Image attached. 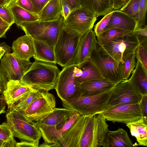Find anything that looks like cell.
<instances>
[{"mask_svg":"<svg viewBox=\"0 0 147 147\" xmlns=\"http://www.w3.org/2000/svg\"><path fill=\"white\" fill-rule=\"evenodd\" d=\"M61 71L53 63L36 60L21 80L36 90L49 91L55 89Z\"/></svg>","mask_w":147,"mask_h":147,"instance_id":"obj_1","label":"cell"},{"mask_svg":"<svg viewBox=\"0 0 147 147\" xmlns=\"http://www.w3.org/2000/svg\"><path fill=\"white\" fill-rule=\"evenodd\" d=\"M114 88L98 95H80L62 101V105L64 108L73 110L81 115L100 114L111 107L108 102Z\"/></svg>","mask_w":147,"mask_h":147,"instance_id":"obj_2","label":"cell"},{"mask_svg":"<svg viewBox=\"0 0 147 147\" xmlns=\"http://www.w3.org/2000/svg\"><path fill=\"white\" fill-rule=\"evenodd\" d=\"M64 19L62 16L51 21L39 20L25 22L19 25L26 34L33 39L44 41L54 46L59 35L63 30Z\"/></svg>","mask_w":147,"mask_h":147,"instance_id":"obj_3","label":"cell"},{"mask_svg":"<svg viewBox=\"0 0 147 147\" xmlns=\"http://www.w3.org/2000/svg\"><path fill=\"white\" fill-rule=\"evenodd\" d=\"M97 18L90 11L82 6L71 11L64 20L63 29L74 37L82 36L92 29Z\"/></svg>","mask_w":147,"mask_h":147,"instance_id":"obj_4","label":"cell"},{"mask_svg":"<svg viewBox=\"0 0 147 147\" xmlns=\"http://www.w3.org/2000/svg\"><path fill=\"white\" fill-rule=\"evenodd\" d=\"M32 63L18 58L12 53H5L1 59L0 82L4 91L10 80H21Z\"/></svg>","mask_w":147,"mask_h":147,"instance_id":"obj_5","label":"cell"},{"mask_svg":"<svg viewBox=\"0 0 147 147\" xmlns=\"http://www.w3.org/2000/svg\"><path fill=\"white\" fill-rule=\"evenodd\" d=\"M7 122L14 137L21 140L39 142L41 133L34 124L18 112L8 109L6 115Z\"/></svg>","mask_w":147,"mask_h":147,"instance_id":"obj_6","label":"cell"},{"mask_svg":"<svg viewBox=\"0 0 147 147\" xmlns=\"http://www.w3.org/2000/svg\"><path fill=\"white\" fill-rule=\"evenodd\" d=\"M81 36L74 37L63 29L54 47L57 63L63 68L73 64Z\"/></svg>","mask_w":147,"mask_h":147,"instance_id":"obj_7","label":"cell"},{"mask_svg":"<svg viewBox=\"0 0 147 147\" xmlns=\"http://www.w3.org/2000/svg\"><path fill=\"white\" fill-rule=\"evenodd\" d=\"M48 92L38 91L34 100L26 109L22 112H17L29 121L37 122L41 120L55 107V96Z\"/></svg>","mask_w":147,"mask_h":147,"instance_id":"obj_8","label":"cell"},{"mask_svg":"<svg viewBox=\"0 0 147 147\" xmlns=\"http://www.w3.org/2000/svg\"><path fill=\"white\" fill-rule=\"evenodd\" d=\"M140 44L138 37L134 32L102 46L99 45L115 60L122 62L123 59L134 52Z\"/></svg>","mask_w":147,"mask_h":147,"instance_id":"obj_9","label":"cell"},{"mask_svg":"<svg viewBox=\"0 0 147 147\" xmlns=\"http://www.w3.org/2000/svg\"><path fill=\"white\" fill-rule=\"evenodd\" d=\"M90 58L97 65L105 78L116 83L124 80L121 76L119 62L103 51L98 42Z\"/></svg>","mask_w":147,"mask_h":147,"instance_id":"obj_10","label":"cell"},{"mask_svg":"<svg viewBox=\"0 0 147 147\" xmlns=\"http://www.w3.org/2000/svg\"><path fill=\"white\" fill-rule=\"evenodd\" d=\"M100 114L107 121L126 124L139 120L142 117L139 103L117 105Z\"/></svg>","mask_w":147,"mask_h":147,"instance_id":"obj_11","label":"cell"},{"mask_svg":"<svg viewBox=\"0 0 147 147\" xmlns=\"http://www.w3.org/2000/svg\"><path fill=\"white\" fill-rule=\"evenodd\" d=\"M142 96L129 79L124 80L114 88L108 104L112 107L121 104L139 103Z\"/></svg>","mask_w":147,"mask_h":147,"instance_id":"obj_12","label":"cell"},{"mask_svg":"<svg viewBox=\"0 0 147 147\" xmlns=\"http://www.w3.org/2000/svg\"><path fill=\"white\" fill-rule=\"evenodd\" d=\"M76 65L72 64L63 67L61 71L55 89L62 102L80 95L74 80Z\"/></svg>","mask_w":147,"mask_h":147,"instance_id":"obj_13","label":"cell"},{"mask_svg":"<svg viewBox=\"0 0 147 147\" xmlns=\"http://www.w3.org/2000/svg\"><path fill=\"white\" fill-rule=\"evenodd\" d=\"M74 76L76 85L105 78L97 65L90 58L76 65L74 69Z\"/></svg>","mask_w":147,"mask_h":147,"instance_id":"obj_14","label":"cell"},{"mask_svg":"<svg viewBox=\"0 0 147 147\" xmlns=\"http://www.w3.org/2000/svg\"><path fill=\"white\" fill-rule=\"evenodd\" d=\"M119 83L104 78L88 81L77 85L80 95H98L114 88Z\"/></svg>","mask_w":147,"mask_h":147,"instance_id":"obj_15","label":"cell"},{"mask_svg":"<svg viewBox=\"0 0 147 147\" xmlns=\"http://www.w3.org/2000/svg\"><path fill=\"white\" fill-rule=\"evenodd\" d=\"M97 43L94 31L89 30L81 37L76 58L73 64L78 65L90 58Z\"/></svg>","mask_w":147,"mask_h":147,"instance_id":"obj_16","label":"cell"},{"mask_svg":"<svg viewBox=\"0 0 147 147\" xmlns=\"http://www.w3.org/2000/svg\"><path fill=\"white\" fill-rule=\"evenodd\" d=\"M32 90H35L24 83L21 80L9 81L7 82L5 89L3 93L8 108H9L26 92Z\"/></svg>","mask_w":147,"mask_h":147,"instance_id":"obj_17","label":"cell"},{"mask_svg":"<svg viewBox=\"0 0 147 147\" xmlns=\"http://www.w3.org/2000/svg\"><path fill=\"white\" fill-rule=\"evenodd\" d=\"M12 55L20 59L27 61L35 54L33 40L30 36L25 34L14 41Z\"/></svg>","mask_w":147,"mask_h":147,"instance_id":"obj_18","label":"cell"},{"mask_svg":"<svg viewBox=\"0 0 147 147\" xmlns=\"http://www.w3.org/2000/svg\"><path fill=\"white\" fill-rule=\"evenodd\" d=\"M137 26L135 19L122 12L114 9L109 21L102 32L112 28L134 32Z\"/></svg>","mask_w":147,"mask_h":147,"instance_id":"obj_19","label":"cell"},{"mask_svg":"<svg viewBox=\"0 0 147 147\" xmlns=\"http://www.w3.org/2000/svg\"><path fill=\"white\" fill-rule=\"evenodd\" d=\"M138 146L137 143L132 142L126 131L119 128L114 131L108 130L102 147H132Z\"/></svg>","mask_w":147,"mask_h":147,"instance_id":"obj_20","label":"cell"},{"mask_svg":"<svg viewBox=\"0 0 147 147\" xmlns=\"http://www.w3.org/2000/svg\"><path fill=\"white\" fill-rule=\"evenodd\" d=\"M114 0H82V6L97 18L105 16L113 10Z\"/></svg>","mask_w":147,"mask_h":147,"instance_id":"obj_21","label":"cell"},{"mask_svg":"<svg viewBox=\"0 0 147 147\" xmlns=\"http://www.w3.org/2000/svg\"><path fill=\"white\" fill-rule=\"evenodd\" d=\"M35 54L33 57L38 60L56 64L54 46L41 40L33 39Z\"/></svg>","mask_w":147,"mask_h":147,"instance_id":"obj_22","label":"cell"},{"mask_svg":"<svg viewBox=\"0 0 147 147\" xmlns=\"http://www.w3.org/2000/svg\"><path fill=\"white\" fill-rule=\"evenodd\" d=\"M135 67L129 80L142 95L147 94V70L138 60Z\"/></svg>","mask_w":147,"mask_h":147,"instance_id":"obj_23","label":"cell"},{"mask_svg":"<svg viewBox=\"0 0 147 147\" xmlns=\"http://www.w3.org/2000/svg\"><path fill=\"white\" fill-rule=\"evenodd\" d=\"M75 112L66 108H56L41 120L36 122L47 125H56L66 121Z\"/></svg>","mask_w":147,"mask_h":147,"instance_id":"obj_24","label":"cell"},{"mask_svg":"<svg viewBox=\"0 0 147 147\" xmlns=\"http://www.w3.org/2000/svg\"><path fill=\"white\" fill-rule=\"evenodd\" d=\"M61 0H51L38 14V20L51 21L62 16Z\"/></svg>","mask_w":147,"mask_h":147,"instance_id":"obj_25","label":"cell"},{"mask_svg":"<svg viewBox=\"0 0 147 147\" xmlns=\"http://www.w3.org/2000/svg\"><path fill=\"white\" fill-rule=\"evenodd\" d=\"M131 135L135 137L138 145L147 146V122L142 118L137 121L126 124Z\"/></svg>","mask_w":147,"mask_h":147,"instance_id":"obj_26","label":"cell"},{"mask_svg":"<svg viewBox=\"0 0 147 147\" xmlns=\"http://www.w3.org/2000/svg\"><path fill=\"white\" fill-rule=\"evenodd\" d=\"M9 8L13 14L14 23L18 27L22 22L38 20L37 15L29 12L16 5Z\"/></svg>","mask_w":147,"mask_h":147,"instance_id":"obj_27","label":"cell"},{"mask_svg":"<svg viewBox=\"0 0 147 147\" xmlns=\"http://www.w3.org/2000/svg\"><path fill=\"white\" fill-rule=\"evenodd\" d=\"M38 91L35 90L29 91L8 109L19 112L23 111L34 100Z\"/></svg>","mask_w":147,"mask_h":147,"instance_id":"obj_28","label":"cell"},{"mask_svg":"<svg viewBox=\"0 0 147 147\" xmlns=\"http://www.w3.org/2000/svg\"><path fill=\"white\" fill-rule=\"evenodd\" d=\"M132 32L118 28H112L102 32L97 37L98 44L102 46L120 37Z\"/></svg>","mask_w":147,"mask_h":147,"instance_id":"obj_29","label":"cell"},{"mask_svg":"<svg viewBox=\"0 0 147 147\" xmlns=\"http://www.w3.org/2000/svg\"><path fill=\"white\" fill-rule=\"evenodd\" d=\"M135 51L123 59V62H119L121 76L123 80L128 79L136 65Z\"/></svg>","mask_w":147,"mask_h":147,"instance_id":"obj_30","label":"cell"},{"mask_svg":"<svg viewBox=\"0 0 147 147\" xmlns=\"http://www.w3.org/2000/svg\"><path fill=\"white\" fill-rule=\"evenodd\" d=\"M0 140L5 142L4 147H16L17 142L7 122L0 124Z\"/></svg>","mask_w":147,"mask_h":147,"instance_id":"obj_31","label":"cell"},{"mask_svg":"<svg viewBox=\"0 0 147 147\" xmlns=\"http://www.w3.org/2000/svg\"><path fill=\"white\" fill-rule=\"evenodd\" d=\"M140 1V0H129L118 10L126 14L137 21L139 9Z\"/></svg>","mask_w":147,"mask_h":147,"instance_id":"obj_32","label":"cell"},{"mask_svg":"<svg viewBox=\"0 0 147 147\" xmlns=\"http://www.w3.org/2000/svg\"><path fill=\"white\" fill-rule=\"evenodd\" d=\"M147 5V0H140L136 28L143 27L145 25Z\"/></svg>","mask_w":147,"mask_h":147,"instance_id":"obj_33","label":"cell"},{"mask_svg":"<svg viewBox=\"0 0 147 147\" xmlns=\"http://www.w3.org/2000/svg\"><path fill=\"white\" fill-rule=\"evenodd\" d=\"M135 52V57L137 60L147 70V48L140 44L136 49Z\"/></svg>","mask_w":147,"mask_h":147,"instance_id":"obj_34","label":"cell"},{"mask_svg":"<svg viewBox=\"0 0 147 147\" xmlns=\"http://www.w3.org/2000/svg\"><path fill=\"white\" fill-rule=\"evenodd\" d=\"M113 12V10L104 16L94 26V31L97 37L103 31L109 23Z\"/></svg>","mask_w":147,"mask_h":147,"instance_id":"obj_35","label":"cell"},{"mask_svg":"<svg viewBox=\"0 0 147 147\" xmlns=\"http://www.w3.org/2000/svg\"><path fill=\"white\" fill-rule=\"evenodd\" d=\"M0 17L11 26L14 23L11 12L5 6L0 5Z\"/></svg>","mask_w":147,"mask_h":147,"instance_id":"obj_36","label":"cell"},{"mask_svg":"<svg viewBox=\"0 0 147 147\" xmlns=\"http://www.w3.org/2000/svg\"><path fill=\"white\" fill-rule=\"evenodd\" d=\"M16 5L29 12L35 14L33 5L30 0H18Z\"/></svg>","mask_w":147,"mask_h":147,"instance_id":"obj_37","label":"cell"},{"mask_svg":"<svg viewBox=\"0 0 147 147\" xmlns=\"http://www.w3.org/2000/svg\"><path fill=\"white\" fill-rule=\"evenodd\" d=\"M34 8V13L37 15L45 5L51 0H30Z\"/></svg>","mask_w":147,"mask_h":147,"instance_id":"obj_38","label":"cell"},{"mask_svg":"<svg viewBox=\"0 0 147 147\" xmlns=\"http://www.w3.org/2000/svg\"><path fill=\"white\" fill-rule=\"evenodd\" d=\"M139 104L142 118L147 122V94L142 95Z\"/></svg>","mask_w":147,"mask_h":147,"instance_id":"obj_39","label":"cell"},{"mask_svg":"<svg viewBox=\"0 0 147 147\" xmlns=\"http://www.w3.org/2000/svg\"><path fill=\"white\" fill-rule=\"evenodd\" d=\"M61 15L64 20L67 17L71 11L70 6L66 0H61Z\"/></svg>","mask_w":147,"mask_h":147,"instance_id":"obj_40","label":"cell"},{"mask_svg":"<svg viewBox=\"0 0 147 147\" xmlns=\"http://www.w3.org/2000/svg\"><path fill=\"white\" fill-rule=\"evenodd\" d=\"M39 145V142H32L26 140H21L20 142H17L16 147H38Z\"/></svg>","mask_w":147,"mask_h":147,"instance_id":"obj_41","label":"cell"},{"mask_svg":"<svg viewBox=\"0 0 147 147\" xmlns=\"http://www.w3.org/2000/svg\"><path fill=\"white\" fill-rule=\"evenodd\" d=\"M69 3L71 11L82 6V0H66Z\"/></svg>","mask_w":147,"mask_h":147,"instance_id":"obj_42","label":"cell"},{"mask_svg":"<svg viewBox=\"0 0 147 147\" xmlns=\"http://www.w3.org/2000/svg\"><path fill=\"white\" fill-rule=\"evenodd\" d=\"M125 4V2L124 0H114L113 9L118 10L121 8Z\"/></svg>","mask_w":147,"mask_h":147,"instance_id":"obj_43","label":"cell"},{"mask_svg":"<svg viewBox=\"0 0 147 147\" xmlns=\"http://www.w3.org/2000/svg\"><path fill=\"white\" fill-rule=\"evenodd\" d=\"M10 26H0V38L2 37H5L6 32L10 29Z\"/></svg>","mask_w":147,"mask_h":147,"instance_id":"obj_44","label":"cell"},{"mask_svg":"<svg viewBox=\"0 0 147 147\" xmlns=\"http://www.w3.org/2000/svg\"><path fill=\"white\" fill-rule=\"evenodd\" d=\"M5 103L3 96H0V115L5 112Z\"/></svg>","mask_w":147,"mask_h":147,"instance_id":"obj_45","label":"cell"},{"mask_svg":"<svg viewBox=\"0 0 147 147\" xmlns=\"http://www.w3.org/2000/svg\"><path fill=\"white\" fill-rule=\"evenodd\" d=\"M17 1L18 0H6V4L5 6L9 8L16 5Z\"/></svg>","mask_w":147,"mask_h":147,"instance_id":"obj_46","label":"cell"},{"mask_svg":"<svg viewBox=\"0 0 147 147\" xmlns=\"http://www.w3.org/2000/svg\"><path fill=\"white\" fill-rule=\"evenodd\" d=\"M0 46L4 49L6 53L9 52L11 50L10 47L8 46L5 42H3L0 43Z\"/></svg>","mask_w":147,"mask_h":147,"instance_id":"obj_47","label":"cell"},{"mask_svg":"<svg viewBox=\"0 0 147 147\" xmlns=\"http://www.w3.org/2000/svg\"><path fill=\"white\" fill-rule=\"evenodd\" d=\"M39 147H57L56 146L55 144H50L47 143L45 142H43L39 146Z\"/></svg>","mask_w":147,"mask_h":147,"instance_id":"obj_48","label":"cell"},{"mask_svg":"<svg viewBox=\"0 0 147 147\" xmlns=\"http://www.w3.org/2000/svg\"><path fill=\"white\" fill-rule=\"evenodd\" d=\"M6 53L5 51L1 46H0V60L3 55Z\"/></svg>","mask_w":147,"mask_h":147,"instance_id":"obj_49","label":"cell"},{"mask_svg":"<svg viewBox=\"0 0 147 147\" xmlns=\"http://www.w3.org/2000/svg\"><path fill=\"white\" fill-rule=\"evenodd\" d=\"M0 26H10L0 17Z\"/></svg>","mask_w":147,"mask_h":147,"instance_id":"obj_50","label":"cell"},{"mask_svg":"<svg viewBox=\"0 0 147 147\" xmlns=\"http://www.w3.org/2000/svg\"><path fill=\"white\" fill-rule=\"evenodd\" d=\"M6 0H0V5L5 6Z\"/></svg>","mask_w":147,"mask_h":147,"instance_id":"obj_51","label":"cell"},{"mask_svg":"<svg viewBox=\"0 0 147 147\" xmlns=\"http://www.w3.org/2000/svg\"><path fill=\"white\" fill-rule=\"evenodd\" d=\"M5 144L3 141L0 140V147H4Z\"/></svg>","mask_w":147,"mask_h":147,"instance_id":"obj_52","label":"cell"},{"mask_svg":"<svg viewBox=\"0 0 147 147\" xmlns=\"http://www.w3.org/2000/svg\"><path fill=\"white\" fill-rule=\"evenodd\" d=\"M3 91L0 82V93L3 94Z\"/></svg>","mask_w":147,"mask_h":147,"instance_id":"obj_53","label":"cell"},{"mask_svg":"<svg viewBox=\"0 0 147 147\" xmlns=\"http://www.w3.org/2000/svg\"><path fill=\"white\" fill-rule=\"evenodd\" d=\"M129 1V0H124L125 3H127Z\"/></svg>","mask_w":147,"mask_h":147,"instance_id":"obj_54","label":"cell"}]
</instances>
